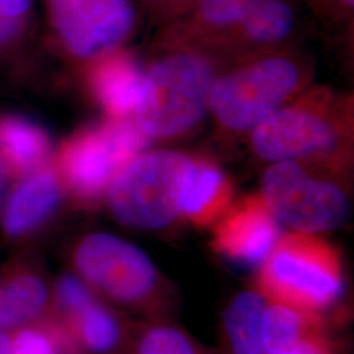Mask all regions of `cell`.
I'll return each mask as SVG.
<instances>
[{"label":"cell","mask_w":354,"mask_h":354,"mask_svg":"<svg viewBox=\"0 0 354 354\" xmlns=\"http://www.w3.org/2000/svg\"><path fill=\"white\" fill-rule=\"evenodd\" d=\"M6 181H7L6 167H4V163L0 160V197H1V194H3V192H4V188H6Z\"/></svg>","instance_id":"obj_28"},{"label":"cell","mask_w":354,"mask_h":354,"mask_svg":"<svg viewBox=\"0 0 354 354\" xmlns=\"http://www.w3.org/2000/svg\"><path fill=\"white\" fill-rule=\"evenodd\" d=\"M319 171L297 162H277L266 168L260 196L276 221L311 235L335 230L346 221L345 192L328 178L330 174Z\"/></svg>","instance_id":"obj_6"},{"label":"cell","mask_w":354,"mask_h":354,"mask_svg":"<svg viewBox=\"0 0 354 354\" xmlns=\"http://www.w3.org/2000/svg\"><path fill=\"white\" fill-rule=\"evenodd\" d=\"M216 75L214 57L203 51L180 49L159 58L143 75L136 124L156 140L189 133L209 111Z\"/></svg>","instance_id":"obj_2"},{"label":"cell","mask_w":354,"mask_h":354,"mask_svg":"<svg viewBox=\"0 0 354 354\" xmlns=\"http://www.w3.org/2000/svg\"><path fill=\"white\" fill-rule=\"evenodd\" d=\"M232 200V184L222 168L207 158H190L178 196V216L194 226L215 223Z\"/></svg>","instance_id":"obj_11"},{"label":"cell","mask_w":354,"mask_h":354,"mask_svg":"<svg viewBox=\"0 0 354 354\" xmlns=\"http://www.w3.org/2000/svg\"><path fill=\"white\" fill-rule=\"evenodd\" d=\"M260 0H200L198 20L203 26L223 29L238 26Z\"/></svg>","instance_id":"obj_21"},{"label":"cell","mask_w":354,"mask_h":354,"mask_svg":"<svg viewBox=\"0 0 354 354\" xmlns=\"http://www.w3.org/2000/svg\"><path fill=\"white\" fill-rule=\"evenodd\" d=\"M75 264L84 279L118 302L149 304L159 290V277L147 254L111 234L84 238Z\"/></svg>","instance_id":"obj_8"},{"label":"cell","mask_w":354,"mask_h":354,"mask_svg":"<svg viewBox=\"0 0 354 354\" xmlns=\"http://www.w3.org/2000/svg\"><path fill=\"white\" fill-rule=\"evenodd\" d=\"M21 29V19H10L0 16V45L19 35Z\"/></svg>","instance_id":"obj_26"},{"label":"cell","mask_w":354,"mask_h":354,"mask_svg":"<svg viewBox=\"0 0 354 354\" xmlns=\"http://www.w3.org/2000/svg\"><path fill=\"white\" fill-rule=\"evenodd\" d=\"M49 149L48 134L36 124L19 117L0 120V150L17 171L37 168Z\"/></svg>","instance_id":"obj_16"},{"label":"cell","mask_w":354,"mask_h":354,"mask_svg":"<svg viewBox=\"0 0 354 354\" xmlns=\"http://www.w3.org/2000/svg\"><path fill=\"white\" fill-rule=\"evenodd\" d=\"M294 15L283 0H260L238 26L243 39L251 46H269L290 33Z\"/></svg>","instance_id":"obj_17"},{"label":"cell","mask_w":354,"mask_h":354,"mask_svg":"<svg viewBox=\"0 0 354 354\" xmlns=\"http://www.w3.org/2000/svg\"><path fill=\"white\" fill-rule=\"evenodd\" d=\"M59 183L49 168L37 169L13 192L7 203L3 225L10 235H21L36 227L58 205Z\"/></svg>","instance_id":"obj_13"},{"label":"cell","mask_w":354,"mask_h":354,"mask_svg":"<svg viewBox=\"0 0 354 354\" xmlns=\"http://www.w3.org/2000/svg\"><path fill=\"white\" fill-rule=\"evenodd\" d=\"M136 354H200V352L181 330L167 326H153L142 333Z\"/></svg>","instance_id":"obj_20"},{"label":"cell","mask_w":354,"mask_h":354,"mask_svg":"<svg viewBox=\"0 0 354 354\" xmlns=\"http://www.w3.org/2000/svg\"><path fill=\"white\" fill-rule=\"evenodd\" d=\"M264 308V299L254 291H243L228 304L225 330L231 354H266L261 340Z\"/></svg>","instance_id":"obj_15"},{"label":"cell","mask_w":354,"mask_h":354,"mask_svg":"<svg viewBox=\"0 0 354 354\" xmlns=\"http://www.w3.org/2000/svg\"><path fill=\"white\" fill-rule=\"evenodd\" d=\"M150 138L136 121L113 118L76 133L61 150L59 165L67 185L77 196L93 198L147 149Z\"/></svg>","instance_id":"obj_7"},{"label":"cell","mask_w":354,"mask_h":354,"mask_svg":"<svg viewBox=\"0 0 354 354\" xmlns=\"http://www.w3.org/2000/svg\"><path fill=\"white\" fill-rule=\"evenodd\" d=\"M323 335V323L317 314L274 304L264 308L261 317V340L266 354H276L302 340Z\"/></svg>","instance_id":"obj_14"},{"label":"cell","mask_w":354,"mask_h":354,"mask_svg":"<svg viewBox=\"0 0 354 354\" xmlns=\"http://www.w3.org/2000/svg\"><path fill=\"white\" fill-rule=\"evenodd\" d=\"M259 288L274 304L317 314L342 294L339 253L315 235L288 234L263 261Z\"/></svg>","instance_id":"obj_4"},{"label":"cell","mask_w":354,"mask_h":354,"mask_svg":"<svg viewBox=\"0 0 354 354\" xmlns=\"http://www.w3.org/2000/svg\"><path fill=\"white\" fill-rule=\"evenodd\" d=\"M10 354H53V348L44 335L35 330H24L11 344Z\"/></svg>","instance_id":"obj_23"},{"label":"cell","mask_w":354,"mask_h":354,"mask_svg":"<svg viewBox=\"0 0 354 354\" xmlns=\"http://www.w3.org/2000/svg\"><path fill=\"white\" fill-rule=\"evenodd\" d=\"M45 299V286L37 279L21 277L10 282L0 289V329L37 315Z\"/></svg>","instance_id":"obj_18"},{"label":"cell","mask_w":354,"mask_h":354,"mask_svg":"<svg viewBox=\"0 0 354 354\" xmlns=\"http://www.w3.org/2000/svg\"><path fill=\"white\" fill-rule=\"evenodd\" d=\"M51 26L71 55L92 59L115 50L130 35L129 0H46Z\"/></svg>","instance_id":"obj_9"},{"label":"cell","mask_w":354,"mask_h":354,"mask_svg":"<svg viewBox=\"0 0 354 354\" xmlns=\"http://www.w3.org/2000/svg\"><path fill=\"white\" fill-rule=\"evenodd\" d=\"M11 353V342L6 335H0V354Z\"/></svg>","instance_id":"obj_27"},{"label":"cell","mask_w":354,"mask_h":354,"mask_svg":"<svg viewBox=\"0 0 354 354\" xmlns=\"http://www.w3.org/2000/svg\"><path fill=\"white\" fill-rule=\"evenodd\" d=\"M310 82L301 58L269 54L243 59L215 77L209 111L219 127L231 133L251 131Z\"/></svg>","instance_id":"obj_3"},{"label":"cell","mask_w":354,"mask_h":354,"mask_svg":"<svg viewBox=\"0 0 354 354\" xmlns=\"http://www.w3.org/2000/svg\"><path fill=\"white\" fill-rule=\"evenodd\" d=\"M75 317L80 337L92 352L106 353L117 345L120 327L108 310L92 302Z\"/></svg>","instance_id":"obj_19"},{"label":"cell","mask_w":354,"mask_h":354,"mask_svg":"<svg viewBox=\"0 0 354 354\" xmlns=\"http://www.w3.org/2000/svg\"><path fill=\"white\" fill-rule=\"evenodd\" d=\"M276 354H330V342L323 333L302 340Z\"/></svg>","instance_id":"obj_24"},{"label":"cell","mask_w":354,"mask_h":354,"mask_svg":"<svg viewBox=\"0 0 354 354\" xmlns=\"http://www.w3.org/2000/svg\"><path fill=\"white\" fill-rule=\"evenodd\" d=\"M57 294L64 310L71 313L74 317L93 302L92 295L86 289V286L79 279L71 276H64L59 281Z\"/></svg>","instance_id":"obj_22"},{"label":"cell","mask_w":354,"mask_h":354,"mask_svg":"<svg viewBox=\"0 0 354 354\" xmlns=\"http://www.w3.org/2000/svg\"><path fill=\"white\" fill-rule=\"evenodd\" d=\"M30 6V0H0V16L21 19Z\"/></svg>","instance_id":"obj_25"},{"label":"cell","mask_w":354,"mask_h":354,"mask_svg":"<svg viewBox=\"0 0 354 354\" xmlns=\"http://www.w3.org/2000/svg\"><path fill=\"white\" fill-rule=\"evenodd\" d=\"M353 108L329 89L298 93L251 130V147L263 160L297 162L330 175L349 163Z\"/></svg>","instance_id":"obj_1"},{"label":"cell","mask_w":354,"mask_h":354,"mask_svg":"<svg viewBox=\"0 0 354 354\" xmlns=\"http://www.w3.org/2000/svg\"><path fill=\"white\" fill-rule=\"evenodd\" d=\"M190 156L177 151L142 152L109 185L108 201L124 225L160 230L178 216V196Z\"/></svg>","instance_id":"obj_5"},{"label":"cell","mask_w":354,"mask_h":354,"mask_svg":"<svg viewBox=\"0 0 354 354\" xmlns=\"http://www.w3.org/2000/svg\"><path fill=\"white\" fill-rule=\"evenodd\" d=\"M279 238L276 218L261 196H247L228 206L215 222L213 248L241 266H261Z\"/></svg>","instance_id":"obj_10"},{"label":"cell","mask_w":354,"mask_h":354,"mask_svg":"<svg viewBox=\"0 0 354 354\" xmlns=\"http://www.w3.org/2000/svg\"><path fill=\"white\" fill-rule=\"evenodd\" d=\"M143 75L127 51L112 50L96 58L89 70V86L97 102L113 118L134 113Z\"/></svg>","instance_id":"obj_12"}]
</instances>
